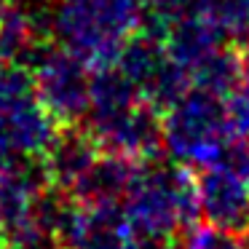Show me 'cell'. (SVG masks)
I'll use <instances>...</instances> for the list:
<instances>
[{"mask_svg": "<svg viewBox=\"0 0 249 249\" xmlns=\"http://www.w3.org/2000/svg\"><path fill=\"white\" fill-rule=\"evenodd\" d=\"M145 22V0H56L51 35L91 70L115 65Z\"/></svg>", "mask_w": 249, "mask_h": 249, "instance_id": "1", "label": "cell"}, {"mask_svg": "<svg viewBox=\"0 0 249 249\" xmlns=\"http://www.w3.org/2000/svg\"><path fill=\"white\" fill-rule=\"evenodd\" d=\"M163 121V150L174 161L201 169L225 158L236 142L228 121L225 97L206 89L190 86L166 113Z\"/></svg>", "mask_w": 249, "mask_h": 249, "instance_id": "3", "label": "cell"}, {"mask_svg": "<svg viewBox=\"0 0 249 249\" xmlns=\"http://www.w3.org/2000/svg\"><path fill=\"white\" fill-rule=\"evenodd\" d=\"M49 35L51 30L40 27L35 14H30L19 3H11L6 11H0V67H33L40 51L54 43V38Z\"/></svg>", "mask_w": 249, "mask_h": 249, "instance_id": "8", "label": "cell"}, {"mask_svg": "<svg viewBox=\"0 0 249 249\" xmlns=\"http://www.w3.org/2000/svg\"><path fill=\"white\" fill-rule=\"evenodd\" d=\"M247 179H249V163H247Z\"/></svg>", "mask_w": 249, "mask_h": 249, "instance_id": "15", "label": "cell"}, {"mask_svg": "<svg viewBox=\"0 0 249 249\" xmlns=\"http://www.w3.org/2000/svg\"><path fill=\"white\" fill-rule=\"evenodd\" d=\"M102 147L89 134L86 126H62L56 140L43 156L46 177L54 188L70 193L78 185V179L91 169V163L99 158Z\"/></svg>", "mask_w": 249, "mask_h": 249, "instance_id": "6", "label": "cell"}, {"mask_svg": "<svg viewBox=\"0 0 249 249\" xmlns=\"http://www.w3.org/2000/svg\"><path fill=\"white\" fill-rule=\"evenodd\" d=\"M244 241H247V249H249V231L244 233Z\"/></svg>", "mask_w": 249, "mask_h": 249, "instance_id": "14", "label": "cell"}, {"mask_svg": "<svg viewBox=\"0 0 249 249\" xmlns=\"http://www.w3.org/2000/svg\"><path fill=\"white\" fill-rule=\"evenodd\" d=\"M140 166H142V161H134V158L121 156V153L102 150L99 158L91 163V169L70 190V196L89 206L121 204Z\"/></svg>", "mask_w": 249, "mask_h": 249, "instance_id": "7", "label": "cell"}, {"mask_svg": "<svg viewBox=\"0 0 249 249\" xmlns=\"http://www.w3.org/2000/svg\"><path fill=\"white\" fill-rule=\"evenodd\" d=\"M33 83L40 105L59 126H83L91 107V67L67 51L49 43L33 62Z\"/></svg>", "mask_w": 249, "mask_h": 249, "instance_id": "4", "label": "cell"}, {"mask_svg": "<svg viewBox=\"0 0 249 249\" xmlns=\"http://www.w3.org/2000/svg\"><path fill=\"white\" fill-rule=\"evenodd\" d=\"M196 193H198V214L204 222L217 225L231 233L249 231V179L228 161L193 169Z\"/></svg>", "mask_w": 249, "mask_h": 249, "instance_id": "5", "label": "cell"}, {"mask_svg": "<svg viewBox=\"0 0 249 249\" xmlns=\"http://www.w3.org/2000/svg\"><path fill=\"white\" fill-rule=\"evenodd\" d=\"M244 54H247V59H249V38H247V46H244Z\"/></svg>", "mask_w": 249, "mask_h": 249, "instance_id": "13", "label": "cell"}, {"mask_svg": "<svg viewBox=\"0 0 249 249\" xmlns=\"http://www.w3.org/2000/svg\"><path fill=\"white\" fill-rule=\"evenodd\" d=\"M11 3H17V0H0V11H6V8L11 6Z\"/></svg>", "mask_w": 249, "mask_h": 249, "instance_id": "12", "label": "cell"}, {"mask_svg": "<svg viewBox=\"0 0 249 249\" xmlns=\"http://www.w3.org/2000/svg\"><path fill=\"white\" fill-rule=\"evenodd\" d=\"M65 249H72V247H65Z\"/></svg>", "mask_w": 249, "mask_h": 249, "instance_id": "16", "label": "cell"}, {"mask_svg": "<svg viewBox=\"0 0 249 249\" xmlns=\"http://www.w3.org/2000/svg\"><path fill=\"white\" fill-rule=\"evenodd\" d=\"M225 110H228V121H231L233 137L249 142V59H247L244 75L238 78L233 91L225 97Z\"/></svg>", "mask_w": 249, "mask_h": 249, "instance_id": "10", "label": "cell"}, {"mask_svg": "<svg viewBox=\"0 0 249 249\" xmlns=\"http://www.w3.org/2000/svg\"><path fill=\"white\" fill-rule=\"evenodd\" d=\"M179 249H247V241L238 233L222 231L209 222H193L179 238Z\"/></svg>", "mask_w": 249, "mask_h": 249, "instance_id": "9", "label": "cell"}, {"mask_svg": "<svg viewBox=\"0 0 249 249\" xmlns=\"http://www.w3.org/2000/svg\"><path fill=\"white\" fill-rule=\"evenodd\" d=\"M113 249H179V238L140 231V228H134L129 222V231L121 236V241Z\"/></svg>", "mask_w": 249, "mask_h": 249, "instance_id": "11", "label": "cell"}, {"mask_svg": "<svg viewBox=\"0 0 249 249\" xmlns=\"http://www.w3.org/2000/svg\"><path fill=\"white\" fill-rule=\"evenodd\" d=\"M124 214L134 228L158 236L182 238L198 220L196 172L185 163H163L161 158L145 161L137 169L124 196Z\"/></svg>", "mask_w": 249, "mask_h": 249, "instance_id": "2", "label": "cell"}]
</instances>
